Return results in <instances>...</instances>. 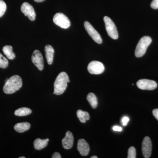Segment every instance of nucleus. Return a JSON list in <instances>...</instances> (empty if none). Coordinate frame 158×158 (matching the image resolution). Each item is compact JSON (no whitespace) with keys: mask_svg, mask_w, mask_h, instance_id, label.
Segmentation results:
<instances>
[{"mask_svg":"<svg viewBox=\"0 0 158 158\" xmlns=\"http://www.w3.org/2000/svg\"><path fill=\"white\" fill-rule=\"evenodd\" d=\"M22 85L21 78L18 75L13 76L6 81L3 87V91L6 94H12L19 90Z\"/></svg>","mask_w":158,"mask_h":158,"instance_id":"1","label":"nucleus"},{"mask_svg":"<svg viewBox=\"0 0 158 158\" xmlns=\"http://www.w3.org/2000/svg\"><path fill=\"white\" fill-rule=\"evenodd\" d=\"M25 157L23 156V157H19V158H25Z\"/></svg>","mask_w":158,"mask_h":158,"instance_id":"31","label":"nucleus"},{"mask_svg":"<svg viewBox=\"0 0 158 158\" xmlns=\"http://www.w3.org/2000/svg\"><path fill=\"white\" fill-rule=\"evenodd\" d=\"M77 149L80 154L84 156H88L90 152V148L85 140L80 139L78 141Z\"/></svg>","mask_w":158,"mask_h":158,"instance_id":"12","label":"nucleus"},{"mask_svg":"<svg viewBox=\"0 0 158 158\" xmlns=\"http://www.w3.org/2000/svg\"><path fill=\"white\" fill-rule=\"evenodd\" d=\"M49 141V140L48 138L44 140L37 138L34 141V148L35 149L38 150L43 149L47 146Z\"/></svg>","mask_w":158,"mask_h":158,"instance_id":"15","label":"nucleus"},{"mask_svg":"<svg viewBox=\"0 0 158 158\" xmlns=\"http://www.w3.org/2000/svg\"><path fill=\"white\" fill-rule=\"evenodd\" d=\"M31 127V124L28 122L18 123L15 125L14 129L19 133H23L28 131Z\"/></svg>","mask_w":158,"mask_h":158,"instance_id":"16","label":"nucleus"},{"mask_svg":"<svg viewBox=\"0 0 158 158\" xmlns=\"http://www.w3.org/2000/svg\"><path fill=\"white\" fill-rule=\"evenodd\" d=\"M152 113L154 117L158 120V109L153 110Z\"/></svg>","mask_w":158,"mask_h":158,"instance_id":"27","label":"nucleus"},{"mask_svg":"<svg viewBox=\"0 0 158 158\" xmlns=\"http://www.w3.org/2000/svg\"><path fill=\"white\" fill-rule=\"evenodd\" d=\"M84 26H85V30L87 31L88 34L95 42L99 44L102 43V40L100 35L90 23L88 22H85L84 23Z\"/></svg>","mask_w":158,"mask_h":158,"instance_id":"6","label":"nucleus"},{"mask_svg":"<svg viewBox=\"0 0 158 158\" xmlns=\"http://www.w3.org/2000/svg\"><path fill=\"white\" fill-rule=\"evenodd\" d=\"M54 23L62 28L67 29L70 26V22L68 18L62 13H57L54 15Z\"/></svg>","mask_w":158,"mask_h":158,"instance_id":"5","label":"nucleus"},{"mask_svg":"<svg viewBox=\"0 0 158 158\" xmlns=\"http://www.w3.org/2000/svg\"><path fill=\"white\" fill-rule=\"evenodd\" d=\"M70 82L68 75L62 72L59 74L54 83V94L61 95L64 92L67 87V83Z\"/></svg>","mask_w":158,"mask_h":158,"instance_id":"2","label":"nucleus"},{"mask_svg":"<svg viewBox=\"0 0 158 158\" xmlns=\"http://www.w3.org/2000/svg\"><path fill=\"white\" fill-rule=\"evenodd\" d=\"M45 52L47 61L49 65H51L53 61L54 50L50 45H47L45 47Z\"/></svg>","mask_w":158,"mask_h":158,"instance_id":"14","label":"nucleus"},{"mask_svg":"<svg viewBox=\"0 0 158 158\" xmlns=\"http://www.w3.org/2000/svg\"><path fill=\"white\" fill-rule=\"evenodd\" d=\"M137 86L141 90H153L156 88L157 84L152 80L141 79L137 82Z\"/></svg>","mask_w":158,"mask_h":158,"instance_id":"7","label":"nucleus"},{"mask_svg":"<svg viewBox=\"0 0 158 158\" xmlns=\"http://www.w3.org/2000/svg\"><path fill=\"white\" fill-rule=\"evenodd\" d=\"M2 51L3 53L6 55L8 59H10V60H12L15 58V55L13 52V49L11 46H5L3 48Z\"/></svg>","mask_w":158,"mask_h":158,"instance_id":"17","label":"nucleus"},{"mask_svg":"<svg viewBox=\"0 0 158 158\" xmlns=\"http://www.w3.org/2000/svg\"><path fill=\"white\" fill-rule=\"evenodd\" d=\"M152 40L149 36L142 37L138 42L135 51L136 57L143 56L146 52L148 48L151 43Z\"/></svg>","mask_w":158,"mask_h":158,"instance_id":"3","label":"nucleus"},{"mask_svg":"<svg viewBox=\"0 0 158 158\" xmlns=\"http://www.w3.org/2000/svg\"><path fill=\"white\" fill-rule=\"evenodd\" d=\"M152 144L151 140L148 137H145L142 144V152L144 158H148L151 156Z\"/></svg>","mask_w":158,"mask_h":158,"instance_id":"11","label":"nucleus"},{"mask_svg":"<svg viewBox=\"0 0 158 158\" xmlns=\"http://www.w3.org/2000/svg\"><path fill=\"white\" fill-rule=\"evenodd\" d=\"M151 7L153 9H158V0H153L151 4Z\"/></svg>","mask_w":158,"mask_h":158,"instance_id":"24","label":"nucleus"},{"mask_svg":"<svg viewBox=\"0 0 158 158\" xmlns=\"http://www.w3.org/2000/svg\"><path fill=\"white\" fill-rule=\"evenodd\" d=\"M129 118L127 116H124L122 118L121 120L122 124L123 126H126L127 125L129 121Z\"/></svg>","mask_w":158,"mask_h":158,"instance_id":"25","label":"nucleus"},{"mask_svg":"<svg viewBox=\"0 0 158 158\" xmlns=\"http://www.w3.org/2000/svg\"><path fill=\"white\" fill-rule=\"evenodd\" d=\"M52 158H62V157H61V155H60L59 152H56L54 153L52 155Z\"/></svg>","mask_w":158,"mask_h":158,"instance_id":"28","label":"nucleus"},{"mask_svg":"<svg viewBox=\"0 0 158 158\" xmlns=\"http://www.w3.org/2000/svg\"><path fill=\"white\" fill-rule=\"evenodd\" d=\"M74 138L72 133L67 131L65 134V138L62 140V145L65 149H70L73 146Z\"/></svg>","mask_w":158,"mask_h":158,"instance_id":"13","label":"nucleus"},{"mask_svg":"<svg viewBox=\"0 0 158 158\" xmlns=\"http://www.w3.org/2000/svg\"><path fill=\"white\" fill-rule=\"evenodd\" d=\"M34 1L37 2H44L45 0H34Z\"/></svg>","mask_w":158,"mask_h":158,"instance_id":"29","label":"nucleus"},{"mask_svg":"<svg viewBox=\"0 0 158 158\" xmlns=\"http://www.w3.org/2000/svg\"><path fill=\"white\" fill-rule=\"evenodd\" d=\"M87 100L90 104L91 107L95 109L97 107L98 102L95 94L92 93H90L87 96Z\"/></svg>","mask_w":158,"mask_h":158,"instance_id":"20","label":"nucleus"},{"mask_svg":"<svg viewBox=\"0 0 158 158\" xmlns=\"http://www.w3.org/2000/svg\"><path fill=\"white\" fill-rule=\"evenodd\" d=\"M113 129L115 131L120 132L122 131V128L118 126H115L113 127Z\"/></svg>","mask_w":158,"mask_h":158,"instance_id":"26","label":"nucleus"},{"mask_svg":"<svg viewBox=\"0 0 158 158\" xmlns=\"http://www.w3.org/2000/svg\"><path fill=\"white\" fill-rule=\"evenodd\" d=\"M22 12L25 16L28 18L30 20L33 21L36 18V13L33 6L27 2L23 3L21 7Z\"/></svg>","mask_w":158,"mask_h":158,"instance_id":"9","label":"nucleus"},{"mask_svg":"<svg viewBox=\"0 0 158 158\" xmlns=\"http://www.w3.org/2000/svg\"><path fill=\"white\" fill-rule=\"evenodd\" d=\"M104 21L106 30L109 36L113 39H118V31L113 21L108 16H105L104 18Z\"/></svg>","mask_w":158,"mask_h":158,"instance_id":"4","label":"nucleus"},{"mask_svg":"<svg viewBox=\"0 0 158 158\" xmlns=\"http://www.w3.org/2000/svg\"><path fill=\"white\" fill-rule=\"evenodd\" d=\"M9 65V61L6 57L0 53V68L6 69Z\"/></svg>","mask_w":158,"mask_h":158,"instance_id":"21","label":"nucleus"},{"mask_svg":"<svg viewBox=\"0 0 158 158\" xmlns=\"http://www.w3.org/2000/svg\"><path fill=\"white\" fill-rule=\"evenodd\" d=\"M77 115L80 121L83 123H85L90 119L89 113L81 110H78L77 111Z\"/></svg>","mask_w":158,"mask_h":158,"instance_id":"18","label":"nucleus"},{"mask_svg":"<svg viewBox=\"0 0 158 158\" xmlns=\"http://www.w3.org/2000/svg\"><path fill=\"white\" fill-rule=\"evenodd\" d=\"M7 9L6 3L3 0H0V18L4 15Z\"/></svg>","mask_w":158,"mask_h":158,"instance_id":"22","label":"nucleus"},{"mask_svg":"<svg viewBox=\"0 0 158 158\" xmlns=\"http://www.w3.org/2000/svg\"><path fill=\"white\" fill-rule=\"evenodd\" d=\"M88 70L91 74H100L104 71V65L98 61H92L88 64Z\"/></svg>","mask_w":158,"mask_h":158,"instance_id":"8","label":"nucleus"},{"mask_svg":"<svg viewBox=\"0 0 158 158\" xmlns=\"http://www.w3.org/2000/svg\"><path fill=\"white\" fill-rule=\"evenodd\" d=\"M32 113V110L30 108L23 107L15 110V115L18 116H26L30 115Z\"/></svg>","mask_w":158,"mask_h":158,"instance_id":"19","label":"nucleus"},{"mask_svg":"<svg viewBox=\"0 0 158 158\" xmlns=\"http://www.w3.org/2000/svg\"><path fill=\"white\" fill-rule=\"evenodd\" d=\"M128 158H136V152L135 148L134 147H131L128 151Z\"/></svg>","mask_w":158,"mask_h":158,"instance_id":"23","label":"nucleus"},{"mask_svg":"<svg viewBox=\"0 0 158 158\" xmlns=\"http://www.w3.org/2000/svg\"><path fill=\"white\" fill-rule=\"evenodd\" d=\"M98 157L96 156H93L91 157V158H97Z\"/></svg>","mask_w":158,"mask_h":158,"instance_id":"30","label":"nucleus"},{"mask_svg":"<svg viewBox=\"0 0 158 158\" xmlns=\"http://www.w3.org/2000/svg\"><path fill=\"white\" fill-rule=\"evenodd\" d=\"M31 59L34 65L39 70L41 71L43 69L44 67L43 57L42 56V54L39 50H36L34 51L32 54Z\"/></svg>","mask_w":158,"mask_h":158,"instance_id":"10","label":"nucleus"}]
</instances>
